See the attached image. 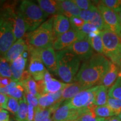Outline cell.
<instances>
[{
    "mask_svg": "<svg viewBox=\"0 0 121 121\" xmlns=\"http://www.w3.org/2000/svg\"><path fill=\"white\" fill-rule=\"evenodd\" d=\"M71 28V26L69 18L60 14L54 16L53 33L55 40L60 35L69 31Z\"/></svg>",
    "mask_w": 121,
    "mask_h": 121,
    "instance_id": "2e32d148",
    "label": "cell"
},
{
    "mask_svg": "<svg viewBox=\"0 0 121 121\" xmlns=\"http://www.w3.org/2000/svg\"><path fill=\"white\" fill-rule=\"evenodd\" d=\"M95 114L99 118H107L115 116L113 110L109 108L108 105L102 106H95Z\"/></svg>",
    "mask_w": 121,
    "mask_h": 121,
    "instance_id": "83f0119b",
    "label": "cell"
},
{
    "mask_svg": "<svg viewBox=\"0 0 121 121\" xmlns=\"http://www.w3.org/2000/svg\"><path fill=\"white\" fill-rule=\"evenodd\" d=\"M32 78V76L30 75L29 72L28 70H24V71L22 72V78H21V80L20 82H25V81L29 80L30 78Z\"/></svg>",
    "mask_w": 121,
    "mask_h": 121,
    "instance_id": "7dc6e473",
    "label": "cell"
},
{
    "mask_svg": "<svg viewBox=\"0 0 121 121\" xmlns=\"http://www.w3.org/2000/svg\"><path fill=\"white\" fill-rule=\"evenodd\" d=\"M98 86H95L86 89L78 94L73 98L66 100L68 105L71 108L80 109L93 105L94 101L95 93Z\"/></svg>",
    "mask_w": 121,
    "mask_h": 121,
    "instance_id": "ba28073f",
    "label": "cell"
},
{
    "mask_svg": "<svg viewBox=\"0 0 121 121\" xmlns=\"http://www.w3.org/2000/svg\"><path fill=\"white\" fill-rule=\"evenodd\" d=\"M0 76L5 78H12L10 63L4 57H1L0 58Z\"/></svg>",
    "mask_w": 121,
    "mask_h": 121,
    "instance_id": "1f68e13d",
    "label": "cell"
},
{
    "mask_svg": "<svg viewBox=\"0 0 121 121\" xmlns=\"http://www.w3.org/2000/svg\"><path fill=\"white\" fill-rule=\"evenodd\" d=\"M52 78H52V76H51V73H50L48 71L47 69V71L45 72L44 76V78H43L44 82V83L45 84V83L49 82V81H51Z\"/></svg>",
    "mask_w": 121,
    "mask_h": 121,
    "instance_id": "c3c4849f",
    "label": "cell"
},
{
    "mask_svg": "<svg viewBox=\"0 0 121 121\" xmlns=\"http://www.w3.org/2000/svg\"></svg>",
    "mask_w": 121,
    "mask_h": 121,
    "instance_id": "94428289",
    "label": "cell"
},
{
    "mask_svg": "<svg viewBox=\"0 0 121 121\" xmlns=\"http://www.w3.org/2000/svg\"><path fill=\"white\" fill-rule=\"evenodd\" d=\"M87 89L89 88L86 86L77 81L69 84L67 87L62 91V99L63 102L69 100L81 91Z\"/></svg>",
    "mask_w": 121,
    "mask_h": 121,
    "instance_id": "ac0fdd59",
    "label": "cell"
},
{
    "mask_svg": "<svg viewBox=\"0 0 121 121\" xmlns=\"http://www.w3.org/2000/svg\"><path fill=\"white\" fill-rule=\"evenodd\" d=\"M0 58H1V56H0Z\"/></svg>",
    "mask_w": 121,
    "mask_h": 121,
    "instance_id": "91938a15",
    "label": "cell"
},
{
    "mask_svg": "<svg viewBox=\"0 0 121 121\" xmlns=\"http://www.w3.org/2000/svg\"><path fill=\"white\" fill-rule=\"evenodd\" d=\"M22 83L23 84L25 90L28 93L34 95L35 97L37 98V99H38L40 97V95L39 94L38 92L37 82H36L35 80H34L33 78L25 81V82Z\"/></svg>",
    "mask_w": 121,
    "mask_h": 121,
    "instance_id": "f546056e",
    "label": "cell"
},
{
    "mask_svg": "<svg viewBox=\"0 0 121 121\" xmlns=\"http://www.w3.org/2000/svg\"><path fill=\"white\" fill-rule=\"evenodd\" d=\"M104 121H121L118 116H113L104 119Z\"/></svg>",
    "mask_w": 121,
    "mask_h": 121,
    "instance_id": "681fc988",
    "label": "cell"
},
{
    "mask_svg": "<svg viewBox=\"0 0 121 121\" xmlns=\"http://www.w3.org/2000/svg\"><path fill=\"white\" fill-rule=\"evenodd\" d=\"M38 51L40 60L47 69L57 75V56L53 47L38 49Z\"/></svg>",
    "mask_w": 121,
    "mask_h": 121,
    "instance_id": "4fadbf2b",
    "label": "cell"
},
{
    "mask_svg": "<svg viewBox=\"0 0 121 121\" xmlns=\"http://www.w3.org/2000/svg\"><path fill=\"white\" fill-rule=\"evenodd\" d=\"M108 97L121 100V72L119 71L116 82L108 90Z\"/></svg>",
    "mask_w": 121,
    "mask_h": 121,
    "instance_id": "4316f807",
    "label": "cell"
},
{
    "mask_svg": "<svg viewBox=\"0 0 121 121\" xmlns=\"http://www.w3.org/2000/svg\"><path fill=\"white\" fill-rule=\"evenodd\" d=\"M118 117H119V118H120V119H121V113H120V114H119Z\"/></svg>",
    "mask_w": 121,
    "mask_h": 121,
    "instance_id": "f5cc1de1",
    "label": "cell"
},
{
    "mask_svg": "<svg viewBox=\"0 0 121 121\" xmlns=\"http://www.w3.org/2000/svg\"><path fill=\"white\" fill-rule=\"evenodd\" d=\"M28 51V46L24 39H20L12 45L9 51L4 54V57L9 63H12L25 51Z\"/></svg>",
    "mask_w": 121,
    "mask_h": 121,
    "instance_id": "5bb4252c",
    "label": "cell"
},
{
    "mask_svg": "<svg viewBox=\"0 0 121 121\" xmlns=\"http://www.w3.org/2000/svg\"><path fill=\"white\" fill-rule=\"evenodd\" d=\"M57 75L66 84L75 82L80 68L81 60L69 49L57 51Z\"/></svg>",
    "mask_w": 121,
    "mask_h": 121,
    "instance_id": "7a4b0ae2",
    "label": "cell"
},
{
    "mask_svg": "<svg viewBox=\"0 0 121 121\" xmlns=\"http://www.w3.org/2000/svg\"><path fill=\"white\" fill-rule=\"evenodd\" d=\"M4 2V1H0V4H2V3Z\"/></svg>",
    "mask_w": 121,
    "mask_h": 121,
    "instance_id": "11a10c76",
    "label": "cell"
},
{
    "mask_svg": "<svg viewBox=\"0 0 121 121\" xmlns=\"http://www.w3.org/2000/svg\"><path fill=\"white\" fill-rule=\"evenodd\" d=\"M107 105L113 110L115 116H118L121 113V100L108 97Z\"/></svg>",
    "mask_w": 121,
    "mask_h": 121,
    "instance_id": "e575fe53",
    "label": "cell"
},
{
    "mask_svg": "<svg viewBox=\"0 0 121 121\" xmlns=\"http://www.w3.org/2000/svg\"><path fill=\"white\" fill-rule=\"evenodd\" d=\"M53 21L54 16H52L37 29L26 34L25 42L28 47L44 49L53 47V43L55 40Z\"/></svg>",
    "mask_w": 121,
    "mask_h": 121,
    "instance_id": "3957f363",
    "label": "cell"
},
{
    "mask_svg": "<svg viewBox=\"0 0 121 121\" xmlns=\"http://www.w3.org/2000/svg\"><path fill=\"white\" fill-rule=\"evenodd\" d=\"M19 108V100L8 96L7 103V110L15 115L17 113Z\"/></svg>",
    "mask_w": 121,
    "mask_h": 121,
    "instance_id": "d590c367",
    "label": "cell"
},
{
    "mask_svg": "<svg viewBox=\"0 0 121 121\" xmlns=\"http://www.w3.org/2000/svg\"><path fill=\"white\" fill-rule=\"evenodd\" d=\"M19 10L23 16L27 26V31L31 32L41 25L48 15L34 1L24 0L22 1Z\"/></svg>",
    "mask_w": 121,
    "mask_h": 121,
    "instance_id": "277c9868",
    "label": "cell"
},
{
    "mask_svg": "<svg viewBox=\"0 0 121 121\" xmlns=\"http://www.w3.org/2000/svg\"><path fill=\"white\" fill-rule=\"evenodd\" d=\"M69 20L70 22L71 28L78 30L81 29V28L85 23V22L78 16H73V17L69 18Z\"/></svg>",
    "mask_w": 121,
    "mask_h": 121,
    "instance_id": "74e56055",
    "label": "cell"
},
{
    "mask_svg": "<svg viewBox=\"0 0 121 121\" xmlns=\"http://www.w3.org/2000/svg\"><path fill=\"white\" fill-rule=\"evenodd\" d=\"M97 8L103 19L106 29L109 30L120 38L121 36V22L118 13L108 7L104 6L98 1Z\"/></svg>",
    "mask_w": 121,
    "mask_h": 121,
    "instance_id": "52a82bcc",
    "label": "cell"
},
{
    "mask_svg": "<svg viewBox=\"0 0 121 121\" xmlns=\"http://www.w3.org/2000/svg\"><path fill=\"white\" fill-rule=\"evenodd\" d=\"M12 81H13V80H12L11 78H5V77L2 76L1 83H0V88H4V87L7 86L11 84Z\"/></svg>",
    "mask_w": 121,
    "mask_h": 121,
    "instance_id": "bcb514c9",
    "label": "cell"
},
{
    "mask_svg": "<svg viewBox=\"0 0 121 121\" xmlns=\"http://www.w3.org/2000/svg\"><path fill=\"white\" fill-rule=\"evenodd\" d=\"M24 96H25V99H26L27 103L32 105L34 108L38 107V99L37 98L35 97L34 95L28 93V92L25 90V92H24Z\"/></svg>",
    "mask_w": 121,
    "mask_h": 121,
    "instance_id": "ab89813d",
    "label": "cell"
},
{
    "mask_svg": "<svg viewBox=\"0 0 121 121\" xmlns=\"http://www.w3.org/2000/svg\"><path fill=\"white\" fill-rule=\"evenodd\" d=\"M69 84L63 83L58 80L52 78L49 82L45 84V93H55L62 91Z\"/></svg>",
    "mask_w": 121,
    "mask_h": 121,
    "instance_id": "cb8c5ba5",
    "label": "cell"
},
{
    "mask_svg": "<svg viewBox=\"0 0 121 121\" xmlns=\"http://www.w3.org/2000/svg\"><path fill=\"white\" fill-rule=\"evenodd\" d=\"M119 17H120V20H121V12L119 13Z\"/></svg>",
    "mask_w": 121,
    "mask_h": 121,
    "instance_id": "816d5d0a",
    "label": "cell"
},
{
    "mask_svg": "<svg viewBox=\"0 0 121 121\" xmlns=\"http://www.w3.org/2000/svg\"><path fill=\"white\" fill-rule=\"evenodd\" d=\"M110 62L103 54L94 53L90 58L83 62L76 76L75 82H79L89 88L99 85L108 70Z\"/></svg>",
    "mask_w": 121,
    "mask_h": 121,
    "instance_id": "6da1fadb",
    "label": "cell"
},
{
    "mask_svg": "<svg viewBox=\"0 0 121 121\" xmlns=\"http://www.w3.org/2000/svg\"><path fill=\"white\" fill-rule=\"evenodd\" d=\"M97 30L98 29L94 26V25H93V24H91L90 22H85L79 31H81L82 34L87 36L89 34H90L91 33L94 32V31H96V30Z\"/></svg>",
    "mask_w": 121,
    "mask_h": 121,
    "instance_id": "60d3db41",
    "label": "cell"
},
{
    "mask_svg": "<svg viewBox=\"0 0 121 121\" xmlns=\"http://www.w3.org/2000/svg\"><path fill=\"white\" fill-rule=\"evenodd\" d=\"M79 114V109L71 108L65 101L53 114L51 118L53 121H76Z\"/></svg>",
    "mask_w": 121,
    "mask_h": 121,
    "instance_id": "7c38bea8",
    "label": "cell"
},
{
    "mask_svg": "<svg viewBox=\"0 0 121 121\" xmlns=\"http://www.w3.org/2000/svg\"><path fill=\"white\" fill-rule=\"evenodd\" d=\"M87 37L79 30L71 28L69 31L60 35L53 43V47L57 51L67 49L76 41Z\"/></svg>",
    "mask_w": 121,
    "mask_h": 121,
    "instance_id": "30bf717a",
    "label": "cell"
},
{
    "mask_svg": "<svg viewBox=\"0 0 121 121\" xmlns=\"http://www.w3.org/2000/svg\"><path fill=\"white\" fill-rule=\"evenodd\" d=\"M52 121V118H50V119H49V120H48V121Z\"/></svg>",
    "mask_w": 121,
    "mask_h": 121,
    "instance_id": "db71d44e",
    "label": "cell"
},
{
    "mask_svg": "<svg viewBox=\"0 0 121 121\" xmlns=\"http://www.w3.org/2000/svg\"><path fill=\"white\" fill-rule=\"evenodd\" d=\"M94 105L79 109L80 114L76 121H103L105 118H99L94 112Z\"/></svg>",
    "mask_w": 121,
    "mask_h": 121,
    "instance_id": "44dd1931",
    "label": "cell"
},
{
    "mask_svg": "<svg viewBox=\"0 0 121 121\" xmlns=\"http://www.w3.org/2000/svg\"><path fill=\"white\" fill-rule=\"evenodd\" d=\"M9 121H17L15 119H13V118H10V120H9Z\"/></svg>",
    "mask_w": 121,
    "mask_h": 121,
    "instance_id": "f907efd6",
    "label": "cell"
},
{
    "mask_svg": "<svg viewBox=\"0 0 121 121\" xmlns=\"http://www.w3.org/2000/svg\"><path fill=\"white\" fill-rule=\"evenodd\" d=\"M120 39H121V36L120 37Z\"/></svg>",
    "mask_w": 121,
    "mask_h": 121,
    "instance_id": "6f0895ef",
    "label": "cell"
},
{
    "mask_svg": "<svg viewBox=\"0 0 121 121\" xmlns=\"http://www.w3.org/2000/svg\"><path fill=\"white\" fill-rule=\"evenodd\" d=\"M28 52L30 62L28 71L34 80L37 81L43 80L47 69L40 60L38 49L28 47Z\"/></svg>",
    "mask_w": 121,
    "mask_h": 121,
    "instance_id": "9c48e42d",
    "label": "cell"
},
{
    "mask_svg": "<svg viewBox=\"0 0 121 121\" xmlns=\"http://www.w3.org/2000/svg\"><path fill=\"white\" fill-rule=\"evenodd\" d=\"M10 67H11V70L12 72V78L11 79L13 81H15V82H20L22 78V72L24 71H17L14 68L11 63H10Z\"/></svg>",
    "mask_w": 121,
    "mask_h": 121,
    "instance_id": "b9f144b4",
    "label": "cell"
},
{
    "mask_svg": "<svg viewBox=\"0 0 121 121\" xmlns=\"http://www.w3.org/2000/svg\"><path fill=\"white\" fill-rule=\"evenodd\" d=\"M37 2L42 10L48 15H52L54 16L60 14V1L38 0Z\"/></svg>",
    "mask_w": 121,
    "mask_h": 121,
    "instance_id": "ffe728a7",
    "label": "cell"
},
{
    "mask_svg": "<svg viewBox=\"0 0 121 121\" xmlns=\"http://www.w3.org/2000/svg\"><path fill=\"white\" fill-rule=\"evenodd\" d=\"M94 6V4L91 7V9H89V10H81L78 17L81 18V19H82V20H84L85 22H89L91 15V13H92V8H93Z\"/></svg>",
    "mask_w": 121,
    "mask_h": 121,
    "instance_id": "7bdbcfd3",
    "label": "cell"
},
{
    "mask_svg": "<svg viewBox=\"0 0 121 121\" xmlns=\"http://www.w3.org/2000/svg\"><path fill=\"white\" fill-rule=\"evenodd\" d=\"M60 15L69 19L73 16H79L81 10L72 1L62 0L60 1Z\"/></svg>",
    "mask_w": 121,
    "mask_h": 121,
    "instance_id": "d6986e66",
    "label": "cell"
},
{
    "mask_svg": "<svg viewBox=\"0 0 121 121\" xmlns=\"http://www.w3.org/2000/svg\"><path fill=\"white\" fill-rule=\"evenodd\" d=\"M72 1L81 10H89L94 5L93 1L88 0H73Z\"/></svg>",
    "mask_w": 121,
    "mask_h": 121,
    "instance_id": "f35d334b",
    "label": "cell"
},
{
    "mask_svg": "<svg viewBox=\"0 0 121 121\" xmlns=\"http://www.w3.org/2000/svg\"><path fill=\"white\" fill-rule=\"evenodd\" d=\"M27 61V59L24 58L23 57L20 56L16 58L13 62L11 63L14 68L17 71H23L25 69Z\"/></svg>",
    "mask_w": 121,
    "mask_h": 121,
    "instance_id": "8d00e7d4",
    "label": "cell"
},
{
    "mask_svg": "<svg viewBox=\"0 0 121 121\" xmlns=\"http://www.w3.org/2000/svg\"><path fill=\"white\" fill-rule=\"evenodd\" d=\"M120 69L117 65L110 62L109 66L103 78L101 80L99 85H103L109 90L116 82L118 77Z\"/></svg>",
    "mask_w": 121,
    "mask_h": 121,
    "instance_id": "9a60e30c",
    "label": "cell"
},
{
    "mask_svg": "<svg viewBox=\"0 0 121 121\" xmlns=\"http://www.w3.org/2000/svg\"><path fill=\"white\" fill-rule=\"evenodd\" d=\"M67 49L83 61L89 60L94 54V50L89 43L87 37L76 41Z\"/></svg>",
    "mask_w": 121,
    "mask_h": 121,
    "instance_id": "8fae6325",
    "label": "cell"
},
{
    "mask_svg": "<svg viewBox=\"0 0 121 121\" xmlns=\"http://www.w3.org/2000/svg\"><path fill=\"white\" fill-rule=\"evenodd\" d=\"M10 115L8 111L4 109L0 108V121H9Z\"/></svg>",
    "mask_w": 121,
    "mask_h": 121,
    "instance_id": "f6af8a7d",
    "label": "cell"
},
{
    "mask_svg": "<svg viewBox=\"0 0 121 121\" xmlns=\"http://www.w3.org/2000/svg\"><path fill=\"white\" fill-rule=\"evenodd\" d=\"M25 88L22 82H17L16 86L9 89L7 96H11L17 100L22 99L24 97Z\"/></svg>",
    "mask_w": 121,
    "mask_h": 121,
    "instance_id": "f1b7e54d",
    "label": "cell"
},
{
    "mask_svg": "<svg viewBox=\"0 0 121 121\" xmlns=\"http://www.w3.org/2000/svg\"><path fill=\"white\" fill-rule=\"evenodd\" d=\"M120 72H121V67L120 68Z\"/></svg>",
    "mask_w": 121,
    "mask_h": 121,
    "instance_id": "9f6ffc18",
    "label": "cell"
},
{
    "mask_svg": "<svg viewBox=\"0 0 121 121\" xmlns=\"http://www.w3.org/2000/svg\"><path fill=\"white\" fill-rule=\"evenodd\" d=\"M8 96L0 93V108L7 109V103Z\"/></svg>",
    "mask_w": 121,
    "mask_h": 121,
    "instance_id": "ee69618b",
    "label": "cell"
},
{
    "mask_svg": "<svg viewBox=\"0 0 121 121\" xmlns=\"http://www.w3.org/2000/svg\"><path fill=\"white\" fill-rule=\"evenodd\" d=\"M53 112L51 108L42 109L39 106L35 108L34 121H47L51 118Z\"/></svg>",
    "mask_w": 121,
    "mask_h": 121,
    "instance_id": "484cf974",
    "label": "cell"
},
{
    "mask_svg": "<svg viewBox=\"0 0 121 121\" xmlns=\"http://www.w3.org/2000/svg\"><path fill=\"white\" fill-rule=\"evenodd\" d=\"M13 34L15 39L22 38L27 31V26L22 13L19 9L15 13L13 17Z\"/></svg>",
    "mask_w": 121,
    "mask_h": 121,
    "instance_id": "e0dca14e",
    "label": "cell"
},
{
    "mask_svg": "<svg viewBox=\"0 0 121 121\" xmlns=\"http://www.w3.org/2000/svg\"><path fill=\"white\" fill-rule=\"evenodd\" d=\"M89 22L94 25L100 31H103V30L106 29L102 15L99 12L97 7L95 6V5L92 8V13Z\"/></svg>",
    "mask_w": 121,
    "mask_h": 121,
    "instance_id": "603a6c76",
    "label": "cell"
},
{
    "mask_svg": "<svg viewBox=\"0 0 121 121\" xmlns=\"http://www.w3.org/2000/svg\"><path fill=\"white\" fill-rule=\"evenodd\" d=\"M28 112V103L24 95V97L19 100V108L17 113L15 115V119L17 121H27Z\"/></svg>",
    "mask_w": 121,
    "mask_h": 121,
    "instance_id": "d4e9b609",
    "label": "cell"
},
{
    "mask_svg": "<svg viewBox=\"0 0 121 121\" xmlns=\"http://www.w3.org/2000/svg\"><path fill=\"white\" fill-rule=\"evenodd\" d=\"M99 2L118 14L121 12V0H102Z\"/></svg>",
    "mask_w": 121,
    "mask_h": 121,
    "instance_id": "d6a6232c",
    "label": "cell"
},
{
    "mask_svg": "<svg viewBox=\"0 0 121 121\" xmlns=\"http://www.w3.org/2000/svg\"><path fill=\"white\" fill-rule=\"evenodd\" d=\"M0 90H1V88H0Z\"/></svg>",
    "mask_w": 121,
    "mask_h": 121,
    "instance_id": "680465c9",
    "label": "cell"
},
{
    "mask_svg": "<svg viewBox=\"0 0 121 121\" xmlns=\"http://www.w3.org/2000/svg\"><path fill=\"white\" fill-rule=\"evenodd\" d=\"M89 43L96 53L103 54V45L100 34L93 38H88Z\"/></svg>",
    "mask_w": 121,
    "mask_h": 121,
    "instance_id": "4dcf8cb0",
    "label": "cell"
},
{
    "mask_svg": "<svg viewBox=\"0 0 121 121\" xmlns=\"http://www.w3.org/2000/svg\"><path fill=\"white\" fill-rule=\"evenodd\" d=\"M13 17L3 19L0 17V56L3 57L16 39L13 34Z\"/></svg>",
    "mask_w": 121,
    "mask_h": 121,
    "instance_id": "8992f818",
    "label": "cell"
},
{
    "mask_svg": "<svg viewBox=\"0 0 121 121\" xmlns=\"http://www.w3.org/2000/svg\"><path fill=\"white\" fill-rule=\"evenodd\" d=\"M39 107L42 109L48 108L55 103V101L49 94L42 95L38 99Z\"/></svg>",
    "mask_w": 121,
    "mask_h": 121,
    "instance_id": "836d02e7",
    "label": "cell"
},
{
    "mask_svg": "<svg viewBox=\"0 0 121 121\" xmlns=\"http://www.w3.org/2000/svg\"><path fill=\"white\" fill-rule=\"evenodd\" d=\"M108 90L103 85H98L95 93L93 105L102 106L107 105L108 99Z\"/></svg>",
    "mask_w": 121,
    "mask_h": 121,
    "instance_id": "7402d4cb",
    "label": "cell"
},
{
    "mask_svg": "<svg viewBox=\"0 0 121 121\" xmlns=\"http://www.w3.org/2000/svg\"><path fill=\"white\" fill-rule=\"evenodd\" d=\"M103 55L110 62L121 67V40L118 36L109 30L101 31Z\"/></svg>",
    "mask_w": 121,
    "mask_h": 121,
    "instance_id": "5b68a950",
    "label": "cell"
}]
</instances>
